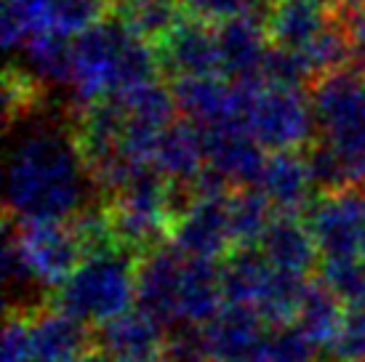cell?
Segmentation results:
<instances>
[{
	"label": "cell",
	"mask_w": 365,
	"mask_h": 362,
	"mask_svg": "<svg viewBox=\"0 0 365 362\" xmlns=\"http://www.w3.org/2000/svg\"><path fill=\"white\" fill-rule=\"evenodd\" d=\"M323 282L349 306L365 301V262L363 259H323Z\"/></svg>",
	"instance_id": "obj_28"
},
{
	"label": "cell",
	"mask_w": 365,
	"mask_h": 362,
	"mask_svg": "<svg viewBox=\"0 0 365 362\" xmlns=\"http://www.w3.org/2000/svg\"><path fill=\"white\" fill-rule=\"evenodd\" d=\"M24 70L41 86H70L72 81V38L41 35L24 43Z\"/></svg>",
	"instance_id": "obj_23"
},
{
	"label": "cell",
	"mask_w": 365,
	"mask_h": 362,
	"mask_svg": "<svg viewBox=\"0 0 365 362\" xmlns=\"http://www.w3.org/2000/svg\"><path fill=\"white\" fill-rule=\"evenodd\" d=\"M307 227L323 259L365 262V195L357 187L325 192L309 205Z\"/></svg>",
	"instance_id": "obj_8"
},
{
	"label": "cell",
	"mask_w": 365,
	"mask_h": 362,
	"mask_svg": "<svg viewBox=\"0 0 365 362\" xmlns=\"http://www.w3.org/2000/svg\"><path fill=\"white\" fill-rule=\"evenodd\" d=\"M230 195H190L171 224V248L184 259L216 262L235 245L230 222Z\"/></svg>",
	"instance_id": "obj_7"
},
{
	"label": "cell",
	"mask_w": 365,
	"mask_h": 362,
	"mask_svg": "<svg viewBox=\"0 0 365 362\" xmlns=\"http://www.w3.org/2000/svg\"><path fill=\"white\" fill-rule=\"evenodd\" d=\"M205 144V162L230 187H256L264 171V147L240 123H224L213 128H200Z\"/></svg>",
	"instance_id": "obj_11"
},
{
	"label": "cell",
	"mask_w": 365,
	"mask_h": 362,
	"mask_svg": "<svg viewBox=\"0 0 365 362\" xmlns=\"http://www.w3.org/2000/svg\"><path fill=\"white\" fill-rule=\"evenodd\" d=\"M328 21L331 19L323 16V6H317L314 0H274L267 32L269 41L280 48L304 51L325 30Z\"/></svg>",
	"instance_id": "obj_20"
},
{
	"label": "cell",
	"mask_w": 365,
	"mask_h": 362,
	"mask_svg": "<svg viewBox=\"0 0 365 362\" xmlns=\"http://www.w3.org/2000/svg\"><path fill=\"white\" fill-rule=\"evenodd\" d=\"M3 277H6V285H9L11 293H24L32 291V288H41L35 282V277H32V272L27 269L24 259H21L16 242L11 240L9 234H6V245H3Z\"/></svg>",
	"instance_id": "obj_30"
},
{
	"label": "cell",
	"mask_w": 365,
	"mask_h": 362,
	"mask_svg": "<svg viewBox=\"0 0 365 362\" xmlns=\"http://www.w3.org/2000/svg\"><path fill=\"white\" fill-rule=\"evenodd\" d=\"M317 6H323V9H341V6H355V3H360V0H314Z\"/></svg>",
	"instance_id": "obj_32"
},
{
	"label": "cell",
	"mask_w": 365,
	"mask_h": 362,
	"mask_svg": "<svg viewBox=\"0 0 365 362\" xmlns=\"http://www.w3.org/2000/svg\"><path fill=\"white\" fill-rule=\"evenodd\" d=\"M256 190L262 192L280 216H299L312 205L314 179L307 155L299 150L269 152Z\"/></svg>",
	"instance_id": "obj_16"
},
{
	"label": "cell",
	"mask_w": 365,
	"mask_h": 362,
	"mask_svg": "<svg viewBox=\"0 0 365 362\" xmlns=\"http://www.w3.org/2000/svg\"><path fill=\"white\" fill-rule=\"evenodd\" d=\"M158 70V48L118 16L96 21L72 41L70 88L83 110L155 83Z\"/></svg>",
	"instance_id": "obj_2"
},
{
	"label": "cell",
	"mask_w": 365,
	"mask_h": 362,
	"mask_svg": "<svg viewBox=\"0 0 365 362\" xmlns=\"http://www.w3.org/2000/svg\"><path fill=\"white\" fill-rule=\"evenodd\" d=\"M93 346L110 362H163V325L142 309H128L104 322L93 336Z\"/></svg>",
	"instance_id": "obj_15"
},
{
	"label": "cell",
	"mask_w": 365,
	"mask_h": 362,
	"mask_svg": "<svg viewBox=\"0 0 365 362\" xmlns=\"http://www.w3.org/2000/svg\"><path fill=\"white\" fill-rule=\"evenodd\" d=\"M243 125L264 150H299L314 133L312 101L302 88L254 81L248 86Z\"/></svg>",
	"instance_id": "obj_5"
},
{
	"label": "cell",
	"mask_w": 365,
	"mask_h": 362,
	"mask_svg": "<svg viewBox=\"0 0 365 362\" xmlns=\"http://www.w3.org/2000/svg\"><path fill=\"white\" fill-rule=\"evenodd\" d=\"M153 165L171 181L173 187L192 192L205 171L203 131L190 120L171 123L158 139Z\"/></svg>",
	"instance_id": "obj_17"
},
{
	"label": "cell",
	"mask_w": 365,
	"mask_h": 362,
	"mask_svg": "<svg viewBox=\"0 0 365 362\" xmlns=\"http://www.w3.org/2000/svg\"><path fill=\"white\" fill-rule=\"evenodd\" d=\"M341 304L344 301L323 280L307 285L299 314H296V325L307 333V338L317 349H328V343L334 341L336 331H339V322L344 317Z\"/></svg>",
	"instance_id": "obj_22"
},
{
	"label": "cell",
	"mask_w": 365,
	"mask_h": 362,
	"mask_svg": "<svg viewBox=\"0 0 365 362\" xmlns=\"http://www.w3.org/2000/svg\"><path fill=\"white\" fill-rule=\"evenodd\" d=\"M227 306L222 269L216 262L187 259L179 299V328H205Z\"/></svg>",
	"instance_id": "obj_18"
},
{
	"label": "cell",
	"mask_w": 365,
	"mask_h": 362,
	"mask_svg": "<svg viewBox=\"0 0 365 362\" xmlns=\"http://www.w3.org/2000/svg\"><path fill=\"white\" fill-rule=\"evenodd\" d=\"M9 237L16 242L21 259L32 272L35 282L41 288H53L59 291L67 282L72 272L78 269V264L86 259L83 248L72 224L64 222H30L19 224Z\"/></svg>",
	"instance_id": "obj_9"
},
{
	"label": "cell",
	"mask_w": 365,
	"mask_h": 362,
	"mask_svg": "<svg viewBox=\"0 0 365 362\" xmlns=\"http://www.w3.org/2000/svg\"><path fill=\"white\" fill-rule=\"evenodd\" d=\"M200 331L211 362H254L267 341V322L240 304H227Z\"/></svg>",
	"instance_id": "obj_13"
},
{
	"label": "cell",
	"mask_w": 365,
	"mask_h": 362,
	"mask_svg": "<svg viewBox=\"0 0 365 362\" xmlns=\"http://www.w3.org/2000/svg\"><path fill=\"white\" fill-rule=\"evenodd\" d=\"M256 248L267 256V262L274 269L302 274V277L317 264V253H320L309 227H304L296 216H280V213L274 216V222L264 232L262 242Z\"/></svg>",
	"instance_id": "obj_19"
},
{
	"label": "cell",
	"mask_w": 365,
	"mask_h": 362,
	"mask_svg": "<svg viewBox=\"0 0 365 362\" xmlns=\"http://www.w3.org/2000/svg\"><path fill=\"white\" fill-rule=\"evenodd\" d=\"M107 0H3V46L21 51L24 43L41 35L78 38L102 21Z\"/></svg>",
	"instance_id": "obj_6"
},
{
	"label": "cell",
	"mask_w": 365,
	"mask_h": 362,
	"mask_svg": "<svg viewBox=\"0 0 365 362\" xmlns=\"http://www.w3.org/2000/svg\"><path fill=\"white\" fill-rule=\"evenodd\" d=\"M112 11V16H118L147 41H163L184 19L182 0H115Z\"/></svg>",
	"instance_id": "obj_24"
},
{
	"label": "cell",
	"mask_w": 365,
	"mask_h": 362,
	"mask_svg": "<svg viewBox=\"0 0 365 362\" xmlns=\"http://www.w3.org/2000/svg\"><path fill=\"white\" fill-rule=\"evenodd\" d=\"M3 362H32V333L30 312H9L3 328Z\"/></svg>",
	"instance_id": "obj_29"
},
{
	"label": "cell",
	"mask_w": 365,
	"mask_h": 362,
	"mask_svg": "<svg viewBox=\"0 0 365 362\" xmlns=\"http://www.w3.org/2000/svg\"><path fill=\"white\" fill-rule=\"evenodd\" d=\"M158 59L173 81L222 72L216 27L203 19H182L158 43Z\"/></svg>",
	"instance_id": "obj_12"
},
{
	"label": "cell",
	"mask_w": 365,
	"mask_h": 362,
	"mask_svg": "<svg viewBox=\"0 0 365 362\" xmlns=\"http://www.w3.org/2000/svg\"><path fill=\"white\" fill-rule=\"evenodd\" d=\"M256 357H264L269 362H314L317 346L307 338V333L296 322H291V325L272 328V333H267V341Z\"/></svg>",
	"instance_id": "obj_27"
},
{
	"label": "cell",
	"mask_w": 365,
	"mask_h": 362,
	"mask_svg": "<svg viewBox=\"0 0 365 362\" xmlns=\"http://www.w3.org/2000/svg\"><path fill=\"white\" fill-rule=\"evenodd\" d=\"M272 202L264 197L256 187H240L230 195V222L237 248H256L264 232L274 222Z\"/></svg>",
	"instance_id": "obj_25"
},
{
	"label": "cell",
	"mask_w": 365,
	"mask_h": 362,
	"mask_svg": "<svg viewBox=\"0 0 365 362\" xmlns=\"http://www.w3.org/2000/svg\"><path fill=\"white\" fill-rule=\"evenodd\" d=\"M267 24L251 14H240L216 24V43L222 72L235 83L262 81V70L269 46H267Z\"/></svg>",
	"instance_id": "obj_14"
},
{
	"label": "cell",
	"mask_w": 365,
	"mask_h": 362,
	"mask_svg": "<svg viewBox=\"0 0 365 362\" xmlns=\"http://www.w3.org/2000/svg\"><path fill=\"white\" fill-rule=\"evenodd\" d=\"M88 162L75 125L38 120L14 141L6 165V211L19 224L67 222L86 208Z\"/></svg>",
	"instance_id": "obj_1"
},
{
	"label": "cell",
	"mask_w": 365,
	"mask_h": 362,
	"mask_svg": "<svg viewBox=\"0 0 365 362\" xmlns=\"http://www.w3.org/2000/svg\"><path fill=\"white\" fill-rule=\"evenodd\" d=\"M344 32L349 41V53H352V70L365 75V3H355L344 9Z\"/></svg>",
	"instance_id": "obj_31"
},
{
	"label": "cell",
	"mask_w": 365,
	"mask_h": 362,
	"mask_svg": "<svg viewBox=\"0 0 365 362\" xmlns=\"http://www.w3.org/2000/svg\"><path fill=\"white\" fill-rule=\"evenodd\" d=\"M254 362H269V360H264V357H256V360Z\"/></svg>",
	"instance_id": "obj_34"
},
{
	"label": "cell",
	"mask_w": 365,
	"mask_h": 362,
	"mask_svg": "<svg viewBox=\"0 0 365 362\" xmlns=\"http://www.w3.org/2000/svg\"><path fill=\"white\" fill-rule=\"evenodd\" d=\"M317 141L344 162L352 187L365 181V75L339 70L317 78L312 90Z\"/></svg>",
	"instance_id": "obj_4"
},
{
	"label": "cell",
	"mask_w": 365,
	"mask_h": 362,
	"mask_svg": "<svg viewBox=\"0 0 365 362\" xmlns=\"http://www.w3.org/2000/svg\"><path fill=\"white\" fill-rule=\"evenodd\" d=\"M184 264L187 259L182 253L163 245L144 253L136 264V309L173 331H179Z\"/></svg>",
	"instance_id": "obj_10"
},
{
	"label": "cell",
	"mask_w": 365,
	"mask_h": 362,
	"mask_svg": "<svg viewBox=\"0 0 365 362\" xmlns=\"http://www.w3.org/2000/svg\"><path fill=\"white\" fill-rule=\"evenodd\" d=\"M81 362H110V360H107V357H104V354L99 352V349H96V346H93L91 352L86 354V357H83Z\"/></svg>",
	"instance_id": "obj_33"
},
{
	"label": "cell",
	"mask_w": 365,
	"mask_h": 362,
	"mask_svg": "<svg viewBox=\"0 0 365 362\" xmlns=\"http://www.w3.org/2000/svg\"><path fill=\"white\" fill-rule=\"evenodd\" d=\"M274 267L267 262L259 248H237L227 256L222 267V285L227 304L251 306L256 312V304L272 280Z\"/></svg>",
	"instance_id": "obj_21"
},
{
	"label": "cell",
	"mask_w": 365,
	"mask_h": 362,
	"mask_svg": "<svg viewBox=\"0 0 365 362\" xmlns=\"http://www.w3.org/2000/svg\"><path fill=\"white\" fill-rule=\"evenodd\" d=\"M325 354L328 362H365V301L346 306Z\"/></svg>",
	"instance_id": "obj_26"
},
{
	"label": "cell",
	"mask_w": 365,
	"mask_h": 362,
	"mask_svg": "<svg viewBox=\"0 0 365 362\" xmlns=\"http://www.w3.org/2000/svg\"><path fill=\"white\" fill-rule=\"evenodd\" d=\"M136 304V267L133 253L112 248L86 256L67 282L56 291L53 309L83 325L115 320Z\"/></svg>",
	"instance_id": "obj_3"
}]
</instances>
